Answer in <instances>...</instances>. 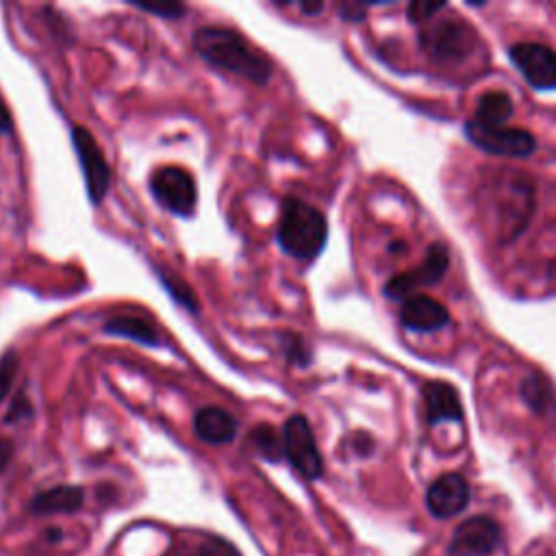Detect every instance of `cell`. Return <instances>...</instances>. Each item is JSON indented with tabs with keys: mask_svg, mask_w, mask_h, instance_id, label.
Returning a JSON list of instances; mask_svg holds the SVG:
<instances>
[{
	"mask_svg": "<svg viewBox=\"0 0 556 556\" xmlns=\"http://www.w3.org/2000/svg\"><path fill=\"white\" fill-rule=\"evenodd\" d=\"M193 50L211 65L232 72L256 85L271 78V61L241 33L226 26H202L191 37Z\"/></svg>",
	"mask_w": 556,
	"mask_h": 556,
	"instance_id": "6da1fadb",
	"label": "cell"
},
{
	"mask_svg": "<svg viewBox=\"0 0 556 556\" xmlns=\"http://www.w3.org/2000/svg\"><path fill=\"white\" fill-rule=\"evenodd\" d=\"M276 239L289 256L298 261H313L326 245L328 222L319 208L289 195L282 200Z\"/></svg>",
	"mask_w": 556,
	"mask_h": 556,
	"instance_id": "7a4b0ae2",
	"label": "cell"
},
{
	"mask_svg": "<svg viewBox=\"0 0 556 556\" xmlns=\"http://www.w3.org/2000/svg\"><path fill=\"white\" fill-rule=\"evenodd\" d=\"M150 191L154 200L174 215H193L198 204V189L193 176L176 165L159 167L150 176Z\"/></svg>",
	"mask_w": 556,
	"mask_h": 556,
	"instance_id": "3957f363",
	"label": "cell"
},
{
	"mask_svg": "<svg viewBox=\"0 0 556 556\" xmlns=\"http://www.w3.org/2000/svg\"><path fill=\"white\" fill-rule=\"evenodd\" d=\"M282 445H285V456L293 465V469L308 478L315 480L324 471V460L315 443V434L311 430V424L304 415L295 413L285 421L282 428Z\"/></svg>",
	"mask_w": 556,
	"mask_h": 556,
	"instance_id": "277c9868",
	"label": "cell"
},
{
	"mask_svg": "<svg viewBox=\"0 0 556 556\" xmlns=\"http://www.w3.org/2000/svg\"><path fill=\"white\" fill-rule=\"evenodd\" d=\"M72 146L76 150V156L85 176L89 200L100 202L111 187V167L104 159V152L96 141V137L83 126L72 128Z\"/></svg>",
	"mask_w": 556,
	"mask_h": 556,
	"instance_id": "5b68a950",
	"label": "cell"
},
{
	"mask_svg": "<svg viewBox=\"0 0 556 556\" xmlns=\"http://www.w3.org/2000/svg\"><path fill=\"white\" fill-rule=\"evenodd\" d=\"M450 265V254L443 243H432L426 258L402 274H395L387 285H384V295L391 300H406L408 295H415L417 289L434 285L443 278Z\"/></svg>",
	"mask_w": 556,
	"mask_h": 556,
	"instance_id": "8992f818",
	"label": "cell"
},
{
	"mask_svg": "<svg viewBox=\"0 0 556 556\" xmlns=\"http://www.w3.org/2000/svg\"><path fill=\"white\" fill-rule=\"evenodd\" d=\"M465 132L478 148L497 156H528L536 148L534 137L523 128L486 126L476 119H469L465 124Z\"/></svg>",
	"mask_w": 556,
	"mask_h": 556,
	"instance_id": "52a82bcc",
	"label": "cell"
},
{
	"mask_svg": "<svg viewBox=\"0 0 556 556\" xmlns=\"http://www.w3.org/2000/svg\"><path fill=\"white\" fill-rule=\"evenodd\" d=\"M508 56L534 89H556V52L552 48L521 41L510 46Z\"/></svg>",
	"mask_w": 556,
	"mask_h": 556,
	"instance_id": "ba28073f",
	"label": "cell"
},
{
	"mask_svg": "<svg viewBox=\"0 0 556 556\" xmlns=\"http://www.w3.org/2000/svg\"><path fill=\"white\" fill-rule=\"evenodd\" d=\"M502 543V528L491 517L478 515L463 521L450 541L452 556H486Z\"/></svg>",
	"mask_w": 556,
	"mask_h": 556,
	"instance_id": "9c48e42d",
	"label": "cell"
},
{
	"mask_svg": "<svg viewBox=\"0 0 556 556\" xmlns=\"http://www.w3.org/2000/svg\"><path fill=\"white\" fill-rule=\"evenodd\" d=\"M426 504L428 510L439 519L458 515L469 504V484L460 473H443L430 484Z\"/></svg>",
	"mask_w": 556,
	"mask_h": 556,
	"instance_id": "30bf717a",
	"label": "cell"
},
{
	"mask_svg": "<svg viewBox=\"0 0 556 556\" xmlns=\"http://www.w3.org/2000/svg\"><path fill=\"white\" fill-rule=\"evenodd\" d=\"M400 321L408 330L434 332L450 324V313L439 300L424 293H415L402 302Z\"/></svg>",
	"mask_w": 556,
	"mask_h": 556,
	"instance_id": "8fae6325",
	"label": "cell"
},
{
	"mask_svg": "<svg viewBox=\"0 0 556 556\" xmlns=\"http://www.w3.org/2000/svg\"><path fill=\"white\" fill-rule=\"evenodd\" d=\"M471 30L460 22H441L424 35V43L437 59H460L469 52Z\"/></svg>",
	"mask_w": 556,
	"mask_h": 556,
	"instance_id": "7c38bea8",
	"label": "cell"
},
{
	"mask_svg": "<svg viewBox=\"0 0 556 556\" xmlns=\"http://www.w3.org/2000/svg\"><path fill=\"white\" fill-rule=\"evenodd\" d=\"M421 393H424L428 424L463 419V404H460L458 391L452 384L443 380H430L424 384Z\"/></svg>",
	"mask_w": 556,
	"mask_h": 556,
	"instance_id": "4fadbf2b",
	"label": "cell"
},
{
	"mask_svg": "<svg viewBox=\"0 0 556 556\" xmlns=\"http://www.w3.org/2000/svg\"><path fill=\"white\" fill-rule=\"evenodd\" d=\"M193 430L204 443L222 445L235 439L237 421L228 410L219 406H202L193 417Z\"/></svg>",
	"mask_w": 556,
	"mask_h": 556,
	"instance_id": "5bb4252c",
	"label": "cell"
},
{
	"mask_svg": "<svg viewBox=\"0 0 556 556\" xmlns=\"http://www.w3.org/2000/svg\"><path fill=\"white\" fill-rule=\"evenodd\" d=\"M102 330L106 334H115V337H126L130 341H137L141 345H148V348H156L161 345V337L156 332V328L139 317V315H115L111 319L104 321Z\"/></svg>",
	"mask_w": 556,
	"mask_h": 556,
	"instance_id": "9a60e30c",
	"label": "cell"
},
{
	"mask_svg": "<svg viewBox=\"0 0 556 556\" xmlns=\"http://www.w3.org/2000/svg\"><path fill=\"white\" fill-rule=\"evenodd\" d=\"M85 493L76 484H63V486H52L43 493H39L33 502L30 508L35 513H74L83 506Z\"/></svg>",
	"mask_w": 556,
	"mask_h": 556,
	"instance_id": "2e32d148",
	"label": "cell"
},
{
	"mask_svg": "<svg viewBox=\"0 0 556 556\" xmlns=\"http://www.w3.org/2000/svg\"><path fill=\"white\" fill-rule=\"evenodd\" d=\"M513 115V100L504 91H486L480 96L476 104V122L486 126H504V122Z\"/></svg>",
	"mask_w": 556,
	"mask_h": 556,
	"instance_id": "e0dca14e",
	"label": "cell"
},
{
	"mask_svg": "<svg viewBox=\"0 0 556 556\" xmlns=\"http://www.w3.org/2000/svg\"><path fill=\"white\" fill-rule=\"evenodd\" d=\"M174 554L176 556H237L232 545H228L224 539L204 536V534L193 541H182V545H178Z\"/></svg>",
	"mask_w": 556,
	"mask_h": 556,
	"instance_id": "ac0fdd59",
	"label": "cell"
},
{
	"mask_svg": "<svg viewBox=\"0 0 556 556\" xmlns=\"http://www.w3.org/2000/svg\"><path fill=\"white\" fill-rule=\"evenodd\" d=\"M250 443L254 445V450L267 458V460H278L285 454V445H282V437L278 434V430L269 424H258L252 432H250Z\"/></svg>",
	"mask_w": 556,
	"mask_h": 556,
	"instance_id": "d6986e66",
	"label": "cell"
},
{
	"mask_svg": "<svg viewBox=\"0 0 556 556\" xmlns=\"http://www.w3.org/2000/svg\"><path fill=\"white\" fill-rule=\"evenodd\" d=\"M156 274H159L163 287L169 291V295H172L178 304H182V306L189 308L191 313L198 311V300H195L191 287H189L180 276H176V274L169 271V269H156Z\"/></svg>",
	"mask_w": 556,
	"mask_h": 556,
	"instance_id": "ffe728a7",
	"label": "cell"
},
{
	"mask_svg": "<svg viewBox=\"0 0 556 556\" xmlns=\"http://www.w3.org/2000/svg\"><path fill=\"white\" fill-rule=\"evenodd\" d=\"M521 395L528 402V406L536 413H545L547 408H552V391L547 382L541 380L539 376H530L521 382Z\"/></svg>",
	"mask_w": 556,
	"mask_h": 556,
	"instance_id": "44dd1931",
	"label": "cell"
},
{
	"mask_svg": "<svg viewBox=\"0 0 556 556\" xmlns=\"http://www.w3.org/2000/svg\"><path fill=\"white\" fill-rule=\"evenodd\" d=\"M17 371V354L13 350H9L2 358H0V402L9 395V389L13 384Z\"/></svg>",
	"mask_w": 556,
	"mask_h": 556,
	"instance_id": "7402d4cb",
	"label": "cell"
},
{
	"mask_svg": "<svg viewBox=\"0 0 556 556\" xmlns=\"http://www.w3.org/2000/svg\"><path fill=\"white\" fill-rule=\"evenodd\" d=\"M132 7L141 9L146 13H154V15L167 17V20H176V17H180L187 11L185 4H178V2H132Z\"/></svg>",
	"mask_w": 556,
	"mask_h": 556,
	"instance_id": "603a6c76",
	"label": "cell"
},
{
	"mask_svg": "<svg viewBox=\"0 0 556 556\" xmlns=\"http://www.w3.org/2000/svg\"><path fill=\"white\" fill-rule=\"evenodd\" d=\"M445 9V2H428V0H417L408 4V17L410 22H424L432 17L437 11Z\"/></svg>",
	"mask_w": 556,
	"mask_h": 556,
	"instance_id": "cb8c5ba5",
	"label": "cell"
},
{
	"mask_svg": "<svg viewBox=\"0 0 556 556\" xmlns=\"http://www.w3.org/2000/svg\"><path fill=\"white\" fill-rule=\"evenodd\" d=\"M30 413V408H28V397L24 400V395H20L15 402H13V408L9 410V415H7V421H15V419H22V417H26Z\"/></svg>",
	"mask_w": 556,
	"mask_h": 556,
	"instance_id": "d4e9b609",
	"label": "cell"
},
{
	"mask_svg": "<svg viewBox=\"0 0 556 556\" xmlns=\"http://www.w3.org/2000/svg\"><path fill=\"white\" fill-rule=\"evenodd\" d=\"M11 456H13V443L9 439L0 437V471H4V467L11 460Z\"/></svg>",
	"mask_w": 556,
	"mask_h": 556,
	"instance_id": "484cf974",
	"label": "cell"
},
{
	"mask_svg": "<svg viewBox=\"0 0 556 556\" xmlns=\"http://www.w3.org/2000/svg\"><path fill=\"white\" fill-rule=\"evenodd\" d=\"M11 126H13V122H11V113H9V111H7V106L0 102V135L9 132V130H11Z\"/></svg>",
	"mask_w": 556,
	"mask_h": 556,
	"instance_id": "4316f807",
	"label": "cell"
},
{
	"mask_svg": "<svg viewBox=\"0 0 556 556\" xmlns=\"http://www.w3.org/2000/svg\"><path fill=\"white\" fill-rule=\"evenodd\" d=\"M352 13H356V17L361 20V17H363V7H361V4H343V7H341V15H343L345 20H354Z\"/></svg>",
	"mask_w": 556,
	"mask_h": 556,
	"instance_id": "83f0119b",
	"label": "cell"
},
{
	"mask_svg": "<svg viewBox=\"0 0 556 556\" xmlns=\"http://www.w3.org/2000/svg\"><path fill=\"white\" fill-rule=\"evenodd\" d=\"M300 9L304 11V13H319L321 9H324V4L321 2H300Z\"/></svg>",
	"mask_w": 556,
	"mask_h": 556,
	"instance_id": "f1b7e54d",
	"label": "cell"
}]
</instances>
